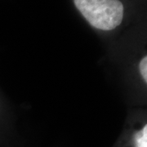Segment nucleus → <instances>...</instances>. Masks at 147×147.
<instances>
[{"label":"nucleus","mask_w":147,"mask_h":147,"mask_svg":"<svg viewBox=\"0 0 147 147\" xmlns=\"http://www.w3.org/2000/svg\"><path fill=\"white\" fill-rule=\"evenodd\" d=\"M79 14L95 31L113 34L128 23L133 3L129 0H71Z\"/></svg>","instance_id":"f257e3e1"},{"label":"nucleus","mask_w":147,"mask_h":147,"mask_svg":"<svg viewBox=\"0 0 147 147\" xmlns=\"http://www.w3.org/2000/svg\"><path fill=\"white\" fill-rule=\"evenodd\" d=\"M133 147H147V125L146 123L137 131L133 135Z\"/></svg>","instance_id":"f03ea898"},{"label":"nucleus","mask_w":147,"mask_h":147,"mask_svg":"<svg viewBox=\"0 0 147 147\" xmlns=\"http://www.w3.org/2000/svg\"><path fill=\"white\" fill-rule=\"evenodd\" d=\"M137 69L138 74L142 80V83L145 86L147 84V55H142L139 59V61L137 64Z\"/></svg>","instance_id":"7ed1b4c3"},{"label":"nucleus","mask_w":147,"mask_h":147,"mask_svg":"<svg viewBox=\"0 0 147 147\" xmlns=\"http://www.w3.org/2000/svg\"><path fill=\"white\" fill-rule=\"evenodd\" d=\"M129 1H131V3H133V4H134V3H136V2H137V0H129Z\"/></svg>","instance_id":"20e7f679"}]
</instances>
